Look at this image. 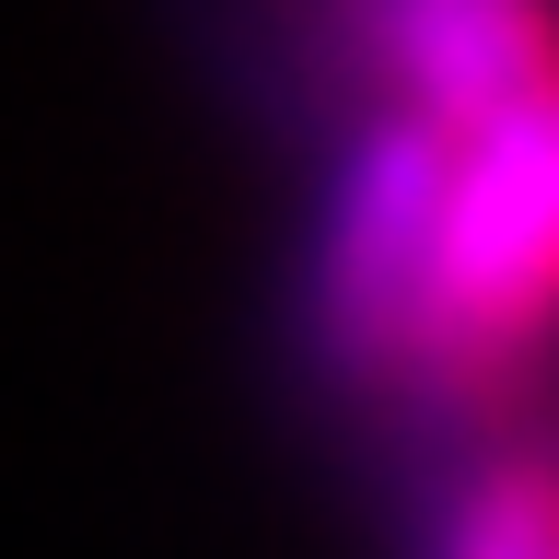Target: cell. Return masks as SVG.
<instances>
[{
	"label": "cell",
	"instance_id": "cell-1",
	"mask_svg": "<svg viewBox=\"0 0 559 559\" xmlns=\"http://www.w3.org/2000/svg\"><path fill=\"white\" fill-rule=\"evenodd\" d=\"M548 314H559V82H536V94L443 129L408 373L466 384L513 361Z\"/></svg>",
	"mask_w": 559,
	"mask_h": 559
},
{
	"label": "cell",
	"instance_id": "cell-2",
	"mask_svg": "<svg viewBox=\"0 0 559 559\" xmlns=\"http://www.w3.org/2000/svg\"><path fill=\"white\" fill-rule=\"evenodd\" d=\"M431 187H443V129L431 117H373L338 164L326 234H314V349L338 373H408L419 257H431Z\"/></svg>",
	"mask_w": 559,
	"mask_h": 559
},
{
	"label": "cell",
	"instance_id": "cell-4",
	"mask_svg": "<svg viewBox=\"0 0 559 559\" xmlns=\"http://www.w3.org/2000/svg\"><path fill=\"white\" fill-rule=\"evenodd\" d=\"M431 559H559V466H478L443 501Z\"/></svg>",
	"mask_w": 559,
	"mask_h": 559
},
{
	"label": "cell",
	"instance_id": "cell-3",
	"mask_svg": "<svg viewBox=\"0 0 559 559\" xmlns=\"http://www.w3.org/2000/svg\"><path fill=\"white\" fill-rule=\"evenodd\" d=\"M361 35H373L396 105L431 117V129H466L489 105L559 82V12L548 0H361Z\"/></svg>",
	"mask_w": 559,
	"mask_h": 559
}]
</instances>
